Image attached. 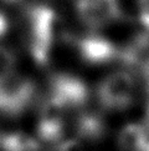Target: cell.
<instances>
[{
  "label": "cell",
  "instance_id": "obj_1",
  "mask_svg": "<svg viewBox=\"0 0 149 151\" xmlns=\"http://www.w3.org/2000/svg\"><path fill=\"white\" fill-rule=\"evenodd\" d=\"M29 49L39 65H45L52 45L58 39H66L63 21L54 9L45 4H35L28 10Z\"/></svg>",
  "mask_w": 149,
  "mask_h": 151
},
{
  "label": "cell",
  "instance_id": "obj_7",
  "mask_svg": "<svg viewBox=\"0 0 149 151\" xmlns=\"http://www.w3.org/2000/svg\"><path fill=\"white\" fill-rule=\"evenodd\" d=\"M0 149L3 151H39L40 141L25 132L15 131L0 137Z\"/></svg>",
  "mask_w": 149,
  "mask_h": 151
},
{
  "label": "cell",
  "instance_id": "obj_6",
  "mask_svg": "<svg viewBox=\"0 0 149 151\" xmlns=\"http://www.w3.org/2000/svg\"><path fill=\"white\" fill-rule=\"evenodd\" d=\"M74 131L78 140H97L103 132V125L98 115L84 111L74 120Z\"/></svg>",
  "mask_w": 149,
  "mask_h": 151
},
{
  "label": "cell",
  "instance_id": "obj_9",
  "mask_svg": "<svg viewBox=\"0 0 149 151\" xmlns=\"http://www.w3.org/2000/svg\"><path fill=\"white\" fill-rule=\"evenodd\" d=\"M138 137H139V132L136 127L129 126L124 129V131L121 135V142L123 146L126 147H133L138 141Z\"/></svg>",
  "mask_w": 149,
  "mask_h": 151
},
{
  "label": "cell",
  "instance_id": "obj_8",
  "mask_svg": "<svg viewBox=\"0 0 149 151\" xmlns=\"http://www.w3.org/2000/svg\"><path fill=\"white\" fill-rule=\"evenodd\" d=\"M15 64V56L14 54L0 46V80L6 78L8 75L13 73V68Z\"/></svg>",
  "mask_w": 149,
  "mask_h": 151
},
{
  "label": "cell",
  "instance_id": "obj_12",
  "mask_svg": "<svg viewBox=\"0 0 149 151\" xmlns=\"http://www.w3.org/2000/svg\"><path fill=\"white\" fill-rule=\"evenodd\" d=\"M5 5H19L24 1V0H0Z\"/></svg>",
  "mask_w": 149,
  "mask_h": 151
},
{
  "label": "cell",
  "instance_id": "obj_4",
  "mask_svg": "<svg viewBox=\"0 0 149 151\" xmlns=\"http://www.w3.org/2000/svg\"><path fill=\"white\" fill-rule=\"evenodd\" d=\"M77 50L79 59L86 64H104L119 58L121 51L111 41L102 36L88 34L83 36L67 37Z\"/></svg>",
  "mask_w": 149,
  "mask_h": 151
},
{
  "label": "cell",
  "instance_id": "obj_11",
  "mask_svg": "<svg viewBox=\"0 0 149 151\" xmlns=\"http://www.w3.org/2000/svg\"><path fill=\"white\" fill-rule=\"evenodd\" d=\"M8 28H9V21H8V18L0 12V39L6 34L8 31Z\"/></svg>",
  "mask_w": 149,
  "mask_h": 151
},
{
  "label": "cell",
  "instance_id": "obj_5",
  "mask_svg": "<svg viewBox=\"0 0 149 151\" xmlns=\"http://www.w3.org/2000/svg\"><path fill=\"white\" fill-rule=\"evenodd\" d=\"M133 81L128 74L114 73L104 78L97 86V98L103 107H121L129 100Z\"/></svg>",
  "mask_w": 149,
  "mask_h": 151
},
{
  "label": "cell",
  "instance_id": "obj_10",
  "mask_svg": "<svg viewBox=\"0 0 149 151\" xmlns=\"http://www.w3.org/2000/svg\"><path fill=\"white\" fill-rule=\"evenodd\" d=\"M57 151H83V146L81 140L76 137L72 139H65L62 142H60L56 146Z\"/></svg>",
  "mask_w": 149,
  "mask_h": 151
},
{
  "label": "cell",
  "instance_id": "obj_3",
  "mask_svg": "<svg viewBox=\"0 0 149 151\" xmlns=\"http://www.w3.org/2000/svg\"><path fill=\"white\" fill-rule=\"evenodd\" d=\"M49 94L60 101L66 110L81 109L87 104L89 98V90L86 83L78 76L66 73L52 75Z\"/></svg>",
  "mask_w": 149,
  "mask_h": 151
},
{
  "label": "cell",
  "instance_id": "obj_2",
  "mask_svg": "<svg viewBox=\"0 0 149 151\" xmlns=\"http://www.w3.org/2000/svg\"><path fill=\"white\" fill-rule=\"evenodd\" d=\"M35 96V85L29 78L11 73L0 80V112L18 116L30 105Z\"/></svg>",
  "mask_w": 149,
  "mask_h": 151
}]
</instances>
